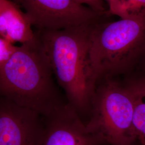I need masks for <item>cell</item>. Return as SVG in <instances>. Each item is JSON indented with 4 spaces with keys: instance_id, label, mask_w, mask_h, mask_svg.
<instances>
[{
    "instance_id": "5bb4252c",
    "label": "cell",
    "mask_w": 145,
    "mask_h": 145,
    "mask_svg": "<svg viewBox=\"0 0 145 145\" xmlns=\"http://www.w3.org/2000/svg\"><path fill=\"white\" fill-rule=\"evenodd\" d=\"M104 1H105V2H106L107 3H108V5H110L114 0H103Z\"/></svg>"
},
{
    "instance_id": "9c48e42d",
    "label": "cell",
    "mask_w": 145,
    "mask_h": 145,
    "mask_svg": "<svg viewBox=\"0 0 145 145\" xmlns=\"http://www.w3.org/2000/svg\"><path fill=\"white\" fill-rule=\"evenodd\" d=\"M126 78L124 81L133 104V126L138 139L145 141V74L133 72Z\"/></svg>"
},
{
    "instance_id": "4fadbf2b",
    "label": "cell",
    "mask_w": 145,
    "mask_h": 145,
    "mask_svg": "<svg viewBox=\"0 0 145 145\" xmlns=\"http://www.w3.org/2000/svg\"><path fill=\"white\" fill-rule=\"evenodd\" d=\"M133 72H139L145 74V52Z\"/></svg>"
},
{
    "instance_id": "3957f363",
    "label": "cell",
    "mask_w": 145,
    "mask_h": 145,
    "mask_svg": "<svg viewBox=\"0 0 145 145\" xmlns=\"http://www.w3.org/2000/svg\"><path fill=\"white\" fill-rule=\"evenodd\" d=\"M145 52V10L132 17L91 26L89 61L97 81L133 72Z\"/></svg>"
},
{
    "instance_id": "7a4b0ae2",
    "label": "cell",
    "mask_w": 145,
    "mask_h": 145,
    "mask_svg": "<svg viewBox=\"0 0 145 145\" xmlns=\"http://www.w3.org/2000/svg\"><path fill=\"white\" fill-rule=\"evenodd\" d=\"M91 27L36 31L54 76L65 92L68 103L80 116L89 112L98 84L89 61Z\"/></svg>"
},
{
    "instance_id": "ba28073f",
    "label": "cell",
    "mask_w": 145,
    "mask_h": 145,
    "mask_svg": "<svg viewBox=\"0 0 145 145\" xmlns=\"http://www.w3.org/2000/svg\"><path fill=\"white\" fill-rule=\"evenodd\" d=\"M21 7L11 0H0V37L14 44L31 41L36 36Z\"/></svg>"
},
{
    "instance_id": "5b68a950",
    "label": "cell",
    "mask_w": 145,
    "mask_h": 145,
    "mask_svg": "<svg viewBox=\"0 0 145 145\" xmlns=\"http://www.w3.org/2000/svg\"><path fill=\"white\" fill-rule=\"evenodd\" d=\"M23 8L37 30H59L93 25L108 13L94 10L75 0H13Z\"/></svg>"
},
{
    "instance_id": "9a60e30c",
    "label": "cell",
    "mask_w": 145,
    "mask_h": 145,
    "mask_svg": "<svg viewBox=\"0 0 145 145\" xmlns=\"http://www.w3.org/2000/svg\"><path fill=\"white\" fill-rule=\"evenodd\" d=\"M139 141L140 142L141 145H145V142L144 140H139Z\"/></svg>"
},
{
    "instance_id": "30bf717a",
    "label": "cell",
    "mask_w": 145,
    "mask_h": 145,
    "mask_svg": "<svg viewBox=\"0 0 145 145\" xmlns=\"http://www.w3.org/2000/svg\"><path fill=\"white\" fill-rule=\"evenodd\" d=\"M145 10V0H114L109 5L108 13L126 19Z\"/></svg>"
},
{
    "instance_id": "8992f818",
    "label": "cell",
    "mask_w": 145,
    "mask_h": 145,
    "mask_svg": "<svg viewBox=\"0 0 145 145\" xmlns=\"http://www.w3.org/2000/svg\"><path fill=\"white\" fill-rule=\"evenodd\" d=\"M45 118L0 96V145H42Z\"/></svg>"
},
{
    "instance_id": "277c9868",
    "label": "cell",
    "mask_w": 145,
    "mask_h": 145,
    "mask_svg": "<svg viewBox=\"0 0 145 145\" xmlns=\"http://www.w3.org/2000/svg\"><path fill=\"white\" fill-rule=\"evenodd\" d=\"M86 125L105 145H135L138 141L133 123V104L124 81L107 78L99 81Z\"/></svg>"
},
{
    "instance_id": "6da1fadb",
    "label": "cell",
    "mask_w": 145,
    "mask_h": 145,
    "mask_svg": "<svg viewBox=\"0 0 145 145\" xmlns=\"http://www.w3.org/2000/svg\"><path fill=\"white\" fill-rule=\"evenodd\" d=\"M35 32L34 39L17 46L0 68V96L46 118L68 102L62 99L46 54Z\"/></svg>"
},
{
    "instance_id": "8fae6325",
    "label": "cell",
    "mask_w": 145,
    "mask_h": 145,
    "mask_svg": "<svg viewBox=\"0 0 145 145\" xmlns=\"http://www.w3.org/2000/svg\"><path fill=\"white\" fill-rule=\"evenodd\" d=\"M16 46L0 37V68L11 57Z\"/></svg>"
},
{
    "instance_id": "52a82bcc",
    "label": "cell",
    "mask_w": 145,
    "mask_h": 145,
    "mask_svg": "<svg viewBox=\"0 0 145 145\" xmlns=\"http://www.w3.org/2000/svg\"><path fill=\"white\" fill-rule=\"evenodd\" d=\"M69 103L45 118L42 145H105L88 130L86 123Z\"/></svg>"
},
{
    "instance_id": "7c38bea8",
    "label": "cell",
    "mask_w": 145,
    "mask_h": 145,
    "mask_svg": "<svg viewBox=\"0 0 145 145\" xmlns=\"http://www.w3.org/2000/svg\"><path fill=\"white\" fill-rule=\"evenodd\" d=\"M78 3L87 5L94 10L102 13H108L104 5L103 0H75Z\"/></svg>"
}]
</instances>
